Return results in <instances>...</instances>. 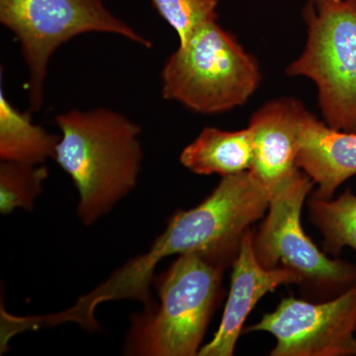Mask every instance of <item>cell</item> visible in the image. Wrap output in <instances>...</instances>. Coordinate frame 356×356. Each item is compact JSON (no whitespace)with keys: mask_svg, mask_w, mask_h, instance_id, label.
Here are the masks:
<instances>
[{"mask_svg":"<svg viewBox=\"0 0 356 356\" xmlns=\"http://www.w3.org/2000/svg\"><path fill=\"white\" fill-rule=\"evenodd\" d=\"M232 266L231 287L221 324L212 341L201 348L198 355H233L245 320L259 300L281 285L298 284V277L289 269H266L259 264L254 252V231L250 229L243 236Z\"/></svg>","mask_w":356,"mask_h":356,"instance_id":"30bf717a","label":"cell"},{"mask_svg":"<svg viewBox=\"0 0 356 356\" xmlns=\"http://www.w3.org/2000/svg\"><path fill=\"white\" fill-rule=\"evenodd\" d=\"M297 166L317 186L311 197L332 199L356 175V133L330 127L310 112L300 133Z\"/></svg>","mask_w":356,"mask_h":356,"instance_id":"8fae6325","label":"cell"},{"mask_svg":"<svg viewBox=\"0 0 356 356\" xmlns=\"http://www.w3.org/2000/svg\"><path fill=\"white\" fill-rule=\"evenodd\" d=\"M43 165H27L1 161L0 163V212L10 214L17 208L31 211L35 200L43 193L48 177Z\"/></svg>","mask_w":356,"mask_h":356,"instance_id":"9a60e30c","label":"cell"},{"mask_svg":"<svg viewBox=\"0 0 356 356\" xmlns=\"http://www.w3.org/2000/svg\"><path fill=\"white\" fill-rule=\"evenodd\" d=\"M55 122L62 136L54 159L79 192L77 216L92 226L137 185L142 130L125 115L102 107L69 110Z\"/></svg>","mask_w":356,"mask_h":356,"instance_id":"7a4b0ae2","label":"cell"},{"mask_svg":"<svg viewBox=\"0 0 356 356\" xmlns=\"http://www.w3.org/2000/svg\"><path fill=\"white\" fill-rule=\"evenodd\" d=\"M161 93L196 113H224L254 95L261 72L254 56L218 21L178 44L161 70Z\"/></svg>","mask_w":356,"mask_h":356,"instance_id":"277c9868","label":"cell"},{"mask_svg":"<svg viewBox=\"0 0 356 356\" xmlns=\"http://www.w3.org/2000/svg\"><path fill=\"white\" fill-rule=\"evenodd\" d=\"M355 344H356V336H355Z\"/></svg>","mask_w":356,"mask_h":356,"instance_id":"e0dca14e","label":"cell"},{"mask_svg":"<svg viewBox=\"0 0 356 356\" xmlns=\"http://www.w3.org/2000/svg\"><path fill=\"white\" fill-rule=\"evenodd\" d=\"M159 16L184 44L204 26L218 21V0H151Z\"/></svg>","mask_w":356,"mask_h":356,"instance_id":"2e32d148","label":"cell"},{"mask_svg":"<svg viewBox=\"0 0 356 356\" xmlns=\"http://www.w3.org/2000/svg\"><path fill=\"white\" fill-rule=\"evenodd\" d=\"M314 184L299 170L271 195L266 217L254 233V252L266 269L285 267L298 277L304 299L336 298L356 283V264L330 259L306 235L301 213Z\"/></svg>","mask_w":356,"mask_h":356,"instance_id":"8992f818","label":"cell"},{"mask_svg":"<svg viewBox=\"0 0 356 356\" xmlns=\"http://www.w3.org/2000/svg\"><path fill=\"white\" fill-rule=\"evenodd\" d=\"M0 22L19 42L28 70L29 111L43 106L49 62L63 44L88 33H108L145 48L151 40L115 16L102 0H0Z\"/></svg>","mask_w":356,"mask_h":356,"instance_id":"5b68a950","label":"cell"},{"mask_svg":"<svg viewBox=\"0 0 356 356\" xmlns=\"http://www.w3.org/2000/svg\"><path fill=\"white\" fill-rule=\"evenodd\" d=\"M182 165L199 175L222 177L248 172L254 163L252 134L243 130L226 131L206 127L179 156Z\"/></svg>","mask_w":356,"mask_h":356,"instance_id":"7c38bea8","label":"cell"},{"mask_svg":"<svg viewBox=\"0 0 356 356\" xmlns=\"http://www.w3.org/2000/svg\"><path fill=\"white\" fill-rule=\"evenodd\" d=\"M229 266L201 252L178 255L158 276L159 305L134 314L125 355L195 356L222 299Z\"/></svg>","mask_w":356,"mask_h":356,"instance_id":"3957f363","label":"cell"},{"mask_svg":"<svg viewBox=\"0 0 356 356\" xmlns=\"http://www.w3.org/2000/svg\"><path fill=\"white\" fill-rule=\"evenodd\" d=\"M308 208L311 222L324 236L325 254L337 257L344 247L356 252V195L350 188L336 200L310 197Z\"/></svg>","mask_w":356,"mask_h":356,"instance_id":"5bb4252c","label":"cell"},{"mask_svg":"<svg viewBox=\"0 0 356 356\" xmlns=\"http://www.w3.org/2000/svg\"><path fill=\"white\" fill-rule=\"evenodd\" d=\"M310 111L294 97L269 100L250 117L254 163L250 172L273 195L298 172L300 133Z\"/></svg>","mask_w":356,"mask_h":356,"instance_id":"9c48e42d","label":"cell"},{"mask_svg":"<svg viewBox=\"0 0 356 356\" xmlns=\"http://www.w3.org/2000/svg\"><path fill=\"white\" fill-rule=\"evenodd\" d=\"M250 332L275 337L271 356L356 355V283L327 301L283 298Z\"/></svg>","mask_w":356,"mask_h":356,"instance_id":"ba28073f","label":"cell"},{"mask_svg":"<svg viewBox=\"0 0 356 356\" xmlns=\"http://www.w3.org/2000/svg\"><path fill=\"white\" fill-rule=\"evenodd\" d=\"M60 137L33 123L31 111L21 112L0 89V159L43 165L55 159Z\"/></svg>","mask_w":356,"mask_h":356,"instance_id":"4fadbf2b","label":"cell"},{"mask_svg":"<svg viewBox=\"0 0 356 356\" xmlns=\"http://www.w3.org/2000/svg\"><path fill=\"white\" fill-rule=\"evenodd\" d=\"M271 194L250 170L222 177L216 188L191 210H178L146 254L130 259L110 276L119 296L149 299L154 269L172 255L201 252L231 266L243 236L268 210Z\"/></svg>","mask_w":356,"mask_h":356,"instance_id":"6da1fadb","label":"cell"},{"mask_svg":"<svg viewBox=\"0 0 356 356\" xmlns=\"http://www.w3.org/2000/svg\"><path fill=\"white\" fill-rule=\"evenodd\" d=\"M303 18L305 48L286 74L315 83L327 125L356 133V0H308Z\"/></svg>","mask_w":356,"mask_h":356,"instance_id":"52a82bcc","label":"cell"}]
</instances>
